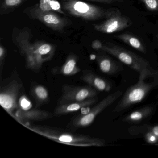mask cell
I'll use <instances>...</instances> for the list:
<instances>
[{"instance_id": "cell-20", "label": "cell", "mask_w": 158, "mask_h": 158, "mask_svg": "<svg viewBox=\"0 0 158 158\" xmlns=\"http://www.w3.org/2000/svg\"><path fill=\"white\" fill-rule=\"evenodd\" d=\"M26 0H1L0 15L2 16L13 12Z\"/></svg>"}, {"instance_id": "cell-5", "label": "cell", "mask_w": 158, "mask_h": 158, "mask_svg": "<svg viewBox=\"0 0 158 158\" xmlns=\"http://www.w3.org/2000/svg\"><path fill=\"white\" fill-rule=\"evenodd\" d=\"M61 5L66 13L87 21L105 19L109 13V10H104L80 0H61Z\"/></svg>"}, {"instance_id": "cell-24", "label": "cell", "mask_w": 158, "mask_h": 158, "mask_svg": "<svg viewBox=\"0 0 158 158\" xmlns=\"http://www.w3.org/2000/svg\"><path fill=\"white\" fill-rule=\"evenodd\" d=\"M103 43L98 40H93L91 43V47L94 50L96 51L102 50V47H103Z\"/></svg>"}, {"instance_id": "cell-1", "label": "cell", "mask_w": 158, "mask_h": 158, "mask_svg": "<svg viewBox=\"0 0 158 158\" xmlns=\"http://www.w3.org/2000/svg\"><path fill=\"white\" fill-rule=\"evenodd\" d=\"M33 37V34L28 27L14 29L13 42L25 59L27 68L38 71L44 63L52 59L56 48L53 44L43 40H36L32 43Z\"/></svg>"}, {"instance_id": "cell-15", "label": "cell", "mask_w": 158, "mask_h": 158, "mask_svg": "<svg viewBox=\"0 0 158 158\" xmlns=\"http://www.w3.org/2000/svg\"><path fill=\"white\" fill-rule=\"evenodd\" d=\"M153 110V106L148 105L142 107L126 116L123 119V122L131 123H138L150 116Z\"/></svg>"}, {"instance_id": "cell-2", "label": "cell", "mask_w": 158, "mask_h": 158, "mask_svg": "<svg viewBox=\"0 0 158 158\" xmlns=\"http://www.w3.org/2000/svg\"><path fill=\"white\" fill-rule=\"evenodd\" d=\"M25 126L33 132L50 139L61 144L77 147H101L105 145L103 139L90 136L77 134L62 131L50 127L31 125L28 124Z\"/></svg>"}, {"instance_id": "cell-14", "label": "cell", "mask_w": 158, "mask_h": 158, "mask_svg": "<svg viewBox=\"0 0 158 158\" xmlns=\"http://www.w3.org/2000/svg\"><path fill=\"white\" fill-rule=\"evenodd\" d=\"M97 61L100 70L106 74L110 75L116 74L123 69L119 64L105 54H101L98 56Z\"/></svg>"}, {"instance_id": "cell-8", "label": "cell", "mask_w": 158, "mask_h": 158, "mask_svg": "<svg viewBox=\"0 0 158 158\" xmlns=\"http://www.w3.org/2000/svg\"><path fill=\"white\" fill-rule=\"evenodd\" d=\"M106 20L93 25L95 30L105 34H111L122 31L132 25L130 18L123 15L118 9H109Z\"/></svg>"}, {"instance_id": "cell-3", "label": "cell", "mask_w": 158, "mask_h": 158, "mask_svg": "<svg viewBox=\"0 0 158 158\" xmlns=\"http://www.w3.org/2000/svg\"><path fill=\"white\" fill-rule=\"evenodd\" d=\"M118 59L139 74H147L149 77H153L158 73L152 68L148 61L135 53L110 42L103 44L102 50Z\"/></svg>"}, {"instance_id": "cell-7", "label": "cell", "mask_w": 158, "mask_h": 158, "mask_svg": "<svg viewBox=\"0 0 158 158\" xmlns=\"http://www.w3.org/2000/svg\"><path fill=\"white\" fill-rule=\"evenodd\" d=\"M122 95L121 91H115L110 94L90 109L87 113L80 114L75 118L70 125L74 128L89 126L93 123L99 114L115 102Z\"/></svg>"}, {"instance_id": "cell-27", "label": "cell", "mask_w": 158, "mask_h": 158, "mask_svg": "<svg viewBox=\"0 0 158 158\" xmlns=\"http://www.w3.org/2000/svg\"><path fill=\"white\" fill-rule=\"evenodd\" d=\"M157 145V146H158V143H157V144H156V145Z\"/></svg>"}, {"instance_id": "cell-25", "label": "cell", "mask_w": 158, "mask_h": 158, "mask_svg": "<svg viewBox=\"0 0 158 158\" xmlns=\"http://www.w3.org/2000/svg\"><path fill=\"white\" fill-rule=\"evenodd\" d=\"M5 56H6V49H5L4 46L2 44H1V46H0V63H1V66H2V64L4 62Z\"/></svg>"}, {"instance_id": "cell-26", "label": "cell", "mask_w": 158, "mask_h": 158, "mask_svg": "<svg viewBox=\"0 0 158 158\" xmlns=\"http://www.w3.org/2000/svg\"><path fill=\"white\" fill-rule=\"evenodd\" d=\"M89 1L104 3V4H110L115 3V2H122L123 0H89Z\"/></svg>"}, {"instance_id": "cell-9", "label": "cell", "mask_w": 158, "mask_h": 158, "mask_svg": "<svg viewBox=\"0 0 158 158\" xmlns=\"http://www.w3.org/2000/svg\"><path fill=\"white\" fill-rule=\"evenodd\" d=\"M22 87L21 82L13 79L1 88L0 104L12 117L19 107L17 99Z\"/></svg>"}, {"instance_id": "cell-13", "label": "cell", "mask_w": 158, "mask_h": 158, "mask_svg": "<svg viewBox=\"0 0 158 158\" xmlns=\"http://www.w3.org/2000/svg\"><path fill=\"white\" fill-rule=\"evenodd\" d=\"M81 78L82 81L98 91L108 92L111 89V85L109 81L95 74L91 71H84Z\"/></svg>"}, {"instance_id": "cell-22", "label": "cell", "mask_w": 158, "mask_h": 158, "mask_svg": "<svg viewBox=\"0 0 158 158\" xmlns=\"http://www.w3.org/2000/svg\"><path fill=\"white\" fill-rule=\"evenodd\" d=\"M146 8L151 11H158V0H140Z\"/></svg>"}, {"instance_id": "cell-28", "label": "cell", "mask_w": 158, "mask_h": 158, "mask_svg": "<svg viewBox=\"0 0 158 158\" xmlns=\"http://www.w3.org/2000/svg\"><path fill=\"white\" fill-rule=\"evenodd\" d=\"M157 39H158V38H157Z\"/></svg>"}, {"instance_id": "cell-4", "label": "cell", "mask_w": 158, "mask_h": 158, "mask_svg": "<svg viewBox=\"0 0 158 158\" xmlns=\"http://www.w3.org/2000/svg\"><path fill=\"white\" fill-rule=\"evenodd\" d=\"M148 77H149L146 74H139L137 83L126 90L114 108V112H120L140 103L152 89L158 85V82L155 81L146 82L145 80Z\"/></svg>"}, {"instance_id": "cell-18", "label": "cell", "mask_w": 158, "mask_h": 158, "mask_svg": "<svg viewBox=\"0 0 158 158\" xmlns=\"http://www.w3.org/2000/svg\"><path fill=\"white\" fill-rule=\"evenodd\" d=\"M34 6L42 11H52L65 15L61 4L57 0H40Z\"/></svg>"}, {"instance_id": "cell-12", "label": "cell", "mask_w": 158, "mask_h": 158, "mask_svg": "<svg viewBox=\"0 0 158 158\" xmlns=\"http://www.w3.org/2000/svg\"><path fill=\"white\" fill-rule=\"evenodd\" d=\"M98 100V98L96 97L83 101L69 102L59 105L55 108L52 114L54 116H60L72 113L93 105L97 102Z\"/></svg>"}, {"instance_id": "cell-6", "label": "cell", "mask_w": 158, "mask_h": 158, "mask_svg": "<svg viewBox=\"0 0 158 158\" xmlns=\"http://www.w3.org/2000/svg\"><path fill=\"white\" fill-rule=\"evenodd\" d=\"M23 13L32 20H36L53 31L62 33L71 22L68 18L62 17L57 13L40 10L34 5L25 9Z\"/></svg>"}, {"instance_id": "cell-11", "label": "cell", "mask_w": 158, "mask_h": 158, "mask_svg": "<svg viewBox=\"0 0 158 158\" xmlns=\"http://www.w3.org/2000/svg\"><path fill=\"white\" fill-rule=\"evenodd\" d=\"M53 115V114L42 110L18 108L15 113L13 117L18 122L25 126L30 122L46 120L51 118Z\"/></svg>"}, {"instance_id": "cell-21", "label": "cell", "mask_w": 158, "mask_h": 158, "mask_svg": "<svg viewBox=\"0 0 158 158\" xmlns=\"http://www.w3.org/2000/svg\"><path fill=\"white\" fill-rule=\"evenodd\" d=\"M146 131H150L153 133L154 135L158 137V124L153 125H144L142 126L138 127L135 128H133L132 132L134 134H139Z\"/></svg>"}, {"instance_id": "cell-17", "label": "cell", "mask_w": 158, "mask_h": 158, "mask_svg": "<svg viewBox=\"0 0 158 158\" xmlns=\"http://www.w3.org/2000/svg\"><path fill=\"white\" fill-rule=\"evenodd\" d=\"M115 37L119 40L138 51L142 53H146V49L145 45L138 38L134 35L128 33H124Z\"/></svg>"}, {"instance_id": "cell-19", "label": "cell", "mask_w": 158, "mask_h": 158, "mask_svg": "<svg viewBox=\"0 0 158 158\" xmlns=\"http://www.w3.org/2000/svg\"><path fill=\"white\" fill-rule=\"evenodd\" d=\"M31 94L37 105H40L48 102V91L47 89L41 85H36L31 89Z\"/></svg>"}, {"instance_id": "cell-23", "label": "cell", "mask_w": 158, "mask_h": 158, "mask_svg": "<svg viewBox=\"0 0 158 158\" xmlns=\"http://www.w3.org/2000/svg\"><path fill=\"white\" fill-rule=\"evenodd\" d=\"M144 138L147 143L156 145L158 143V137L150 131L144 132Z\"/></svg>"}, {"instance_id": "cell-16", "label": "cell", "mask_w": 158, "mask_h": 158, "mask_svg": "<svg viewBox=\"0 0 158 158\" xmlns=\"http://www.w3.org/2000/svg\"><path fill=\"white\" fill-rule=\"evenodd\" d=\"M78 57L74 53H71L66 58L65 62L60 70V73L65 76H73L80 72L77 65Z\"/></svg>"}, {"instance_id": "cell-10", "label": "cell", "mask_w": 158, "mask_h": 158, "mask_svg": "<svg viewBox=\"0 0 158 158\" xmlns=\"http://www.w3.org/2000/svg\"><path fill=\"white\" fill-rule=\"evenodd\" d=\"M98 91L90 86H80L65 85L63 86L62 95L58 105L81 102L97 97Z\"/></svg>"}]
</instances>
